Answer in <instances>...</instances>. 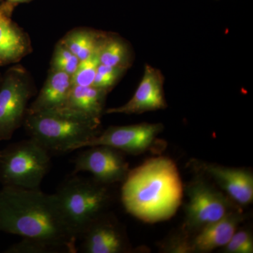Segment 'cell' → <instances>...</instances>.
<instances>
[{
	"mask_svg": "<svg viewBox=\"0 0 253 253\" xmlns=\"http://www.w3.org/2000/svg\"><path fill=\"white\" fill-rule=\"evenodd\" d=\"M0 231L45 241L63 253H77L78 237L56 195L41 189L3 186L0 190Z\"/></svg>",
	"mask_w": 253,
	"mask_h": 253,
	"instance_id": "6da1fadb",
	"label": "cell"
},
{
	"mask_svg": "<svg viewBox=\"0 0 253 253\" xmlns=\"http://www.w3.org/2000/svg\"><path fill=\"white\" fill-rule=\"evenodd\" d=\"M123 183L125 208L144 222L167 220L182 201L184 188L177 167L164 156L150 158L129 171Z\"/></svg>",
	"mask_w": 253,
	"mask_h": 253,
	"instance_id": "7a4b0ae2",
	"label": "cell"
},
{
	"mask_svg": "<svg viewBox=\"0 0 253 253\" xmlns=\"http://www.w3.org/2000/svg\"><path fill=\"white\" fill-rule=\"evenodd\" d=\"M23 124L30 138L51 154L81 149L99 134L101 123L61 109L27 113Z\"/></svg>",
	"mask_w": 253,
	"mask_h": 253,
	"instance_id": "3957f363",
	"label": "cell"
},
{
	"mask_svg": "<svg viewBox=\"0 0 253 253\" xmlns=\"http://www.w3.org/2000/svg\"><path fill=\"white\" fill-rule=\"evenodd\" d=\"M55 195L78 239L94 221L105 214L111 199L107 185L77 174L63 181Z\"/></svg>",
	"mask_w": 253,
	"mask_h": 253,
	"instance_id": "277c9868",
	"label": "cell"
},
{
	"mask_svg": "<svg viewBox=\"0 0 253 253\" xmlns=\"http://www.w3.org/2000/svg\"><path fill=\"white\" fill-rule=\"evenodd\" d=\"M50 167L51 154L31 138L0 151V182L3 186L40 189Z\"/></svg>",
	"mask_w": 253,
	"mask_h": 253,
	"instance_id": "5b68a950",
	"label": "cell"
},
{
	"mask_svg": "<svg viewBox=\"0 0 253 253\" xmlns=\"http://www.w3.org/2000/svg\"><path fill=\"white\" fill-rule=\"evenodd\" d=\"M186 192L189 200L184 223L186 231H199L241 208L227 195L202 178L191 181Z\"/></svg>",
	"mask_w": 253,
	"mask_h": 253,
	"instance_id": "8992f818",
	"label": "cell"
},
{
	"mask_svg": "<svg viewBox=\"0 0 253 253\" xmlns=\"http://www.w3.org/2000/svg\"><path fill=\"white\" fill-rule=\"evenodd\" d=\"M161 123H140L126 126H113L86 141L81 149L89 146H111L123 154L140 155L159 150L162 145L158 136L163 131Z\"/></svg>",
	"mask_w": 253,
	"mask_h": 253,
	"instance_id": "52a82bcc",
	"label": "cell"
},
{
	"mask_svg": "<svg viewBox=\"0 0 253 253\" xmlns=\"http://www.w3.org/2000/svg\"><path fill=\"white\" fill-rule=\"evenodd\" d=\"M31 86L24 72L14 68L0 87V141L9 140L24 123Z\"/></svg>",
	"mask_w": 253,
	"mask_h": 253,
	"instance_id": "ba28073f",
	"label": "cell"
},
{
	"mask_svg": "<svg viewBox=\"0 0 253 253\" xmlns=\"http://www.w3.org/2000/svg\"><path fill=\"white\" fill-rule=\"evenodd\" d=\"M84 149L73 161V174L90 173L93 179L105 185L125 181L129 169L123 152L104 145Z\"/></svg>",
	"mask_w": 253,
	"mask_h": 253,
	"instance_id": "9c48e42d",
	"label": "cell"
},
{
	"mask_svg": "<svg viewBox=\"0 0 253 253\" xmlns=\"http://www.w3.org/2000/svg\"><path fill=\"white\" fill-rule=\"evenodd\" d=\"M165 78L158 68L146 64L135 92L126 104L106 110V114H141L167 108L164 93Z\"/></svg>",
	"mask_w": 253,
	"mask_h": 253,
	"instance_id": "30bf717a",
	"label": "cell"
},
{
	"mask_svg": "<svg viewBox=\"0 0 253 253\" xmlns=\"http://www.w3.org/2000/svg\"><path fill=\"white\" fill-rule=\"evenodd\" d=\"M195 166L200 172L211 177L236 204H252L253 174L249 169L208 163H197Z\"/></svg>",
	"mask_w": 253,
	"mask_h": 253,
	"instance_id": "8fae6325",
	"label": "cell"
},
{
	"mask_svg": "<svg viewBox=\"0 0 253 253\" xmlns=\"http://www.w3.org/2000/svg\"><path fill=\"white\" fill-rule=\"evenodd\" d=\"M81 251L86 253H121L128 250L124 233L117 221L103 214L80 236Z\"/></svg>",
	"mask_w": 253,
	"mask_h": 253,
	"instance_id": "7c38bea8",
	"label": "cell"
},
{
	"mask_svg": "<svg viewBox=\"0 0 253 253\" xmlns=\"http://www.w3.org/2000/svg\"><path fill=\"white\" fill-rule=\"evenodd\" d=\"M241 208L198 231L189 241V253H208L225 246L243 221Z\"/></svg>",
	"mask_w": 253,
	"mask_h": 253,
	"instance_id": "4fadbf2b",
	"label": "cell"
},
{
	"mask_svg": "<svg viewBox=\"0 0 253 253\" xmlns=\"http://www.w3.org/2000/svg\"><path fill=\"white\" fill-rule=\"evenodd\" d=\"M13 9L0 5V66L17 62L29 51V42L11 18Z\"/></svg>",
	"mask_w": 253,
	"mask_h": 253,
	"instance_id": "5bb4252c",
	"label": "cell"
},
{
	"mask_svg": "<svg viewBox=\"0 0 253 253\" xmlns=\"http://www.w3.org/2000/svg\"><path fill=\"white\" fill-rule=\"evenodd\" d=\"M71 88L72 82L70 75L51 70L38 97L28 109L27 113L62 109L67 101Z\"/></svg>",
	"mask_w": 253,
	"mask_h": 253,
	"instance_id": "9a60e30c",
	"label": "cell"
},
{
	"mask_svg": "<svg viewBox=\"0 0 253 253\" xmlns=\"http://www.w3.org/2000/svg\"><path fill=\"white\" fill-rule=\"evenodd\" d=\"M106 94L93 86H72L62 109L101 123Z\"/></svg>",
	"mask_w": 253,
	"mask_h": 253,
	"instance_id": "2e32d148",
	"label": "cell"
},
{
	"mask_svg": "<svg viewBox=\"0 0 253 253\" xmlns=\"http://www.w3.org/2000/svg\"><path fill=\"white\" fill-rule=\"evenodd\" d=\"M99 61L106 66L127 70L132 63V51L126 41L120 37L106 35L99 51Z\"/></svg>",
	"mask_w": 253,
	"mask_h": 253,
	"instance_id": "e0dca14e",
	"label": "cell"
},
{
	"mask_svg": "<svg viewBox=\"0 0 253 253\" xmlns=\"http://www.w3.org/2000/svg\"><path fill=\"white\" fill-rule=\"evenodd\" d=\"M105 36L104 33L96 31L78 30L70 33L61 42L82 61L99 48Z\"/></svg>",
	"mask_w": 253,
	"mask_h": 253,
	"instance_id": "ac0fdd59",
	"label": "cell"
},
{
	"mask_svg": "<svg viewBox=\"0 0 253 253\" xmlns=\"http://www.w3.org/2000/svg\"><path fill=\"white\" fill-rule=\"evenodd\" d=\"M101 45V44H100ZM89 57L80 61L77 69L71 76L72 86H91L100 64L99 47Z\"/></svg>",
	"mask_w": 253,
	"mask_h": 253,
	"instance_id": "d6986e66",
	"label": "cell"
},
{
	"mask_svg": "<svg viewBox=\"0 0 253 253\" xmlns=\"http://www.w3.org/2000/svg\"><path fill=\"white\" fill-rule=\"evenodd\" d=\"M79 62L77 56L60 42L53 55L51 70L62 71L71 76L77 69Z\"/></svg>",
	"mask_w": 253,
	"mask_h": 253,
	"instance_id": "ffe728a7",
	"label": "cell"
},
{
	"mask_svg": "<svg viewBox=\"0 0 253 253\" xmlns=\"http://www.w3.org/2000/svg\"><path fill=\"white\" fill-rule=\"evenodd\" d=\"M126 71L124 68L112 67L100 63L91 86L108 93L116 85Z\"/></svg>",
	"mask_w": 253,
	"mask_h": 253,
	"instance_id": "44dd1931",
	"label": "cell"
},
{
	"mask_svg": "<svg viewBox=\"0 0 253 253\" xmlns=\"http://www.w3.org/2000/svg\"><path fill=\"white\" fill-rule=\"evenodd\" d=\"M6 253H63L59 248L45 241L22 239L11 245L4 251Z\"/></svg>",
	"mask_w": 253,
	"mask_h": 253,
	"instance_id": "7402d4cb",
	"label": "cell"
},
{
	"mask_svg": "<svg viewBox=\"0 0 253 253\" xmlns=\"http://www.w3.org/2000/svg\"><path fill=\"white\" fill-rule=\"evenodd\" d=\"M226 253H253V238L251 232L246 230L236 231L223 247Z\"/></svg>",
	"mask_w": 253,
	"mask_h": 253,
	"instance_id": "603a6c76",
	"label": "cell"
},
{
	"mask_svg": "<svg viewBox=\"0 0 253 253\" xmlns=\"http://www.w3.org/2000/svg\"><path fill=\"white\" fill-rule=\"evenodd\" d=\"M31 1V0H7L6 4L9 5L10 7L14 8L15 6L21 3L27 2V1Z\"/></svg>",
	"mask_w": 253,
	"mask_h": 253,
	"instance_id": "cb8c5ba5",
	"label": "cell"
}]
</instances>
